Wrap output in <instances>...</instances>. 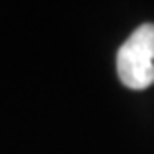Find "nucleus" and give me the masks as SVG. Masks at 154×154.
Masks as SVG:
<instances>
[{"label":"nucleus","instance_id":"nucleus-1","mask_svg":"<svg viewBox=\"0 0 154 154\" xmlns=\"http://www.w3.org/2000/svg\"><path fill=\"white\" fill-rule=\"evenodd\" d=\"M120 82L130 90H146L154 84V24H140L116 54Z\"/></svg>","mask_w":154,"mask_h":154}]
</instances>
